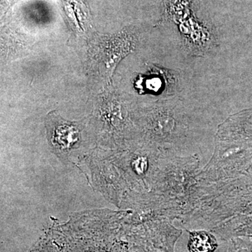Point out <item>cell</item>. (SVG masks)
Returning a JSON list of instances; mask_svg holds the SVG:
<instances>
[{
    "mask_svg": "<svg viewBox=\"0 0 252 252\" xmlns=\"http://www.w3.org/2000/svg\"><path fill=\"white\" fill-rule=\"evenodd\" d=\"M227 252H252V239L239 237L230 239Z\"/></svg>",
    "mask_w": 252,
    "mask_h": 252,
    "instance_id": "obj_3",
    "label": "cell"
},
{
    "mask_svg": "<svg viewBox=\"0 0 252 252\" xmlns=\"http://www.w3.org/2000/svg\"><path fill=\"white\" fill-rule=\"evenodd\" d=\"M52 144L60 150H68L77 143L79 132L77 127L67 123H60L52 130Z\"/></svg>",
    "mask_w": 252,
    "mask_h": 252,
    "instance_id": "obj_2",
    "label": "cell"
},
{
    "mask_svg": "<svg viewBox=\"0 0 252 252\" xmlns=\"http://www.w3.org/2000/svg\"><path fill=\"white\" fill-rule=\"evenodd\" d=\"M31 252H57L56 249L51 245L48 239H44L39 242L35 248L31 250Z\"/></svg>",
    "mask_w": 252,
    "mask_h": 252,
    "instance_id": "obj_4",
    "label": "cell"
},
{
    "mask_svg": "<svg viewBox=\"0 0 252 252\" xmlns=\"http://www.w3.org/2000/svg\"><path fill=\"white\" fill-rule=\"evenodd\" d=\"M187 230L189 235V252H215L218 248L216 235L207 230Z\"/></svg>",
    "mask_w": 252,
    "mask_h": 252,
    "instance_id": "obj_1",
    "label": "cell"
}]
</instances>
